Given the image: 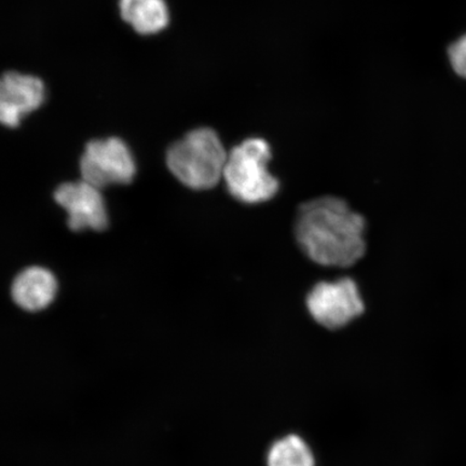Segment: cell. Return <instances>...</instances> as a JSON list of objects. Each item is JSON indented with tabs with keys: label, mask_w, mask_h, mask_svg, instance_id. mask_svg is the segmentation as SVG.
Returning <instances> with one entry per match:
<instances>
[{
	"label": "cell",
	"mask_w": 466,
	"mask_h": 466,
	"mask_svg": "<svg viewBox=\"0 0 466 466\" xmlns=\"http://www.w3.org/2000/svg\"><path fill=\"white\" fill-rule=\"evenodd\" d=\"M365 220L335 197L309 201L297 214V241L309 258L325 267L357 264L366 250Z\"/></svg>",
	"instance_id": "obj_1"
},
{
	"label": "cell",
	"mask_w": 466,
	"mask_h": 466,
	"mask_svg": "<svg viewBox=\"0 0 466 466\" xmlns=\"http://www.w3.org/2000/svg\"><path fill=\"white\" fill-rule=\"evenodd\" d=\"M227 158L228 153L217 132L200 127L168 149L167 163L180 183L202 190L213 188L224 178Z\"/></svg>",
	"instance_id": "obj_2"
},
{
	"label": "cell",
	"mask_w": 466,
	"mask_h": 466,
	"mask_svg": "<svg viewBox=\"0 0 466 466\" xmlns=\"http://www.w3.org/2000/svg\"><path fill=\"white\" fill-rule=\"evenodd\" d=\"M269 144L248 138L228 153L224 179L232 197L243 203L269 201L277 195L279 180L269 171Z\"/></svg>",
	"instance_id": "obj_3"
},
{
	"label": "cell",
	"mask_w": 466,
	"mask_h": 466,
	"mask_svg": "<svg viewBox=\"0 0 466 466\" xmlns=\"http://www.w3.org/2000/svg\"><path fill=\"white\" fill-rule=\"evenodd\" d=\"M81 177L98 189L130 184L136 175L131 151L120 138L96 139L86 146L80 160Z\"/></svg>",
	"instance_id": "obj_4"
},
{
	"label": "cell",
	"mask_w": 466,
	"mask_h": 466,
	"mask_svg": "<svg viewBox=\"0 0 466 466\" xmlns=\"http://www.w3.org/2000/svg\"><path fill=\"white\" fill-rule=\"evenodd\" d=\"M307 307L319 324L330 329L343 328L364 312L358 285L349 278L317 284L308 295Z\"/></svg>",
	"instance_id": "obj_5"
},
{
	"label": "cell",
	"mask_w": 466,
	"mask_h": 466,
	"mask_svg": "<svg viewBox=\"0 0 466 466\" xmlns=\"http://www.w3.org/2000/svg\"><path fill=\"white\" fill-rule=\"evenodd\" d=\"M55 199L67 212L72 230L106 228L108 218L101 189L86 180L61 185L55 192Z\"/></svg>",
	"instance_id": "obj_6"
},
{
	"label": "cell",
	"mask_w": 466,
	"mask_h": 466,
	"mask_svg": "<svg viewBox=\"0 0 466 466\" xmlns=\"http://www.w3.org/2000/svg\"><path fill=\"white\" fill-rule=\"evenodd\" d=\"M45 86L32 75L7 72L0 81V121L8 127L19 126L23 116L43 104Z\"/></svg>",
	"instance_id": "obj_7"
},
{
	"label": "cell",
	"mask_w": 466,
	"mask_h": 466,
	"mask_svg": "<svg viewBox=\"0 0 466 466\" xmlns=\"http://www.w3.org/2000/svg\"><path fill=\"white\" fill-rule=\"evenodd\" d=\"M57 283L54 275L42 267L27 268L13 284V299L27 311H39L54 301Z\"/></svg>",
	"instance_id": "obj_8"
},
{
	"label": "cell",
	"mask_w": 466,
	"mask_h": 466,
	"mask_svg": "<svg viewBox=\"0 0 466 466\" xmlns=\"http://www.w3.org/2000/svg\"><path fill=\"white\" fill-rule=\"evenodd\" d=\"M122 19L142 35L162 31L168 23V11L165 0H120Z\"/></svg>",
	"instance_id": "obj_9"
},
{
	"label": "cell",
	"mask_w": 466,
	"mask_h": 466,
	"mask_svg": "<svg viewBox=\"0 0 466 466\" xmlns=\"http://www.w3.org/2000/svg\"><path fill=\"white\" fill-rule=\"evenodd\" d=\"M268 466H314V458L304 440L289 435L273 444L268 454Z\"/></svg>",
	"instance_id": "obj_10"
},
{
	"label": "cell",
	"mask_w": 466,
	"mask_h": 466,
	"mask_svg": "<svg viewBox=\"0 0 466 466\" xmlns=\"http://www.w3.org/2000/svg\"><path fill=\"white\" fill-rule=\"evenodd\" d=\"M453 71L466 78V35L451 46L448 52Z\"/></svg>",
	"instance_id": "obj_11"
}]
</instances>
